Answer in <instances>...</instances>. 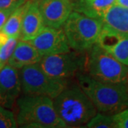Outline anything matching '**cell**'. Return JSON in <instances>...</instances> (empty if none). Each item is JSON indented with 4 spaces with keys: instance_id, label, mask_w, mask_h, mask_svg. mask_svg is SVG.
<instances>
[{
    "instance_id": "obj_1",
    "label": "cell",
    "mask_w": 128,
    "mask_h": 128,
    "mask_svg": "<svg viewBox=\"0 0 128 128\" xmlns=\"http://www.w3.org/2000/svg\"><path fill=\"white\" fill-rule=\"evenodd\" d=\"M77 79L98 112L113 115L128 108V83L102 82L84 73H78Z\"/></svg>"
},
{
    "instance_id": "obj_2",
    "label": "cell",
    "mask_w": 128,
    "mask_h": 128,
    "mask_svg": "<svg viewBox=\"0 0 128 128\" xmlns=\"http://www.w3.org/2000/svg\"><path fill=\"white\" fill-rule=\"evenodd\" d=\"M56 112L67 128H84L98 112L78 84L67 86L53 99Z\"/></svg>"
},
{
    "instance_id": "obj_3",
    "label": "cell",
    "mask_w": 128,
    "mask_h": 128,
    "mask_svg": "<svg viewBox=\"0 0 128 128\" xmlns=\"http://www.w3.org/2000/svg\"><path fill=\"white\" fill-rule=\"evenodd\" d=\"M16 102L18 107L16 121L21 128H67L56 113L50 98L23 94L18 97Z\"/></svg>"
},
{
    "instance_id": "obj_4",
    "label": "cell",
    "mask_w": 128,
    "mask_h": 128,
    "mask_svg": "<svg viewBox=\"0 0 128 128\" xmlns=\"http://www.w3.org/2000/svg\"><path fill=\"white\" fill-rule=\"evenodd\" d=\"M84 73L97 80L128 83V66L120 62L98 44L86 51Z\"/></svg>"
},
{
    "instance_id": "obj_5",
    "label": "cell",
    "mask_w": 128,
    "mask_h": 128,
    "mask_svg": "<svg viewBox=\"0 0 128 128\" xmlns=\"http://www.w3.org/2000/svg\"><path fill=\"white\" fill-rule=\"evenodd\" d=\"M103 22L101 18H92L73 11L63 26L70 48L86 52L97 44Z\"/></svg>"
},
{
    "instance_id": "obj_6",
    "label": "cell",
    "mask_w": 128,
    "mask_h": 128,
    "mask_svg": "<svg viewBox=\"0 0 128 128\" xmlns=\"http://www.w3.org/2000/svg\"><path fill=\"white\" fill-rule=\"evenodd\" d=\"M22 92L26 95L55 98L67 86V80L52 78L41 68L39 63L19 69Z\"/></svg>"
},
{
    "instance_id": "obj_7",
    "label": "cell",
    "mask_w": 128,
    "mask_h": 128,
    "mask_svg": "<svg viewBox=\"0 0 128 128\" xmlns=\"http://www.w3.org/2000/svg\"><path fill=\"white\" fill-rule=\"evenodd\" d=\"M86 51L70 50L53 55L42 56L39 65L44 71L52 78L65 80L84 73Z\"/></svg>"
},
{
    "instance_id": "obj_8",
    "label": "cell",
    "mask_w": 128,
    "mask_h": 128,
    "mask_svg": "<svg viewBox=\"0 0 128 128\" xmlns=\"http://www.w3.org/2000/svg\"><path fill=\"white\" fill-rule=\"evenodd\" d=\"M30 42L41 56L66 53L70 50L65 32L62 28L44 26Z\"/></svg>"
},
{
    "instance_id": "obj_9",
    "label": "cell",
    "mask_w": 128,
    "mask_h": 128,
    "mask_svg": "<svg viewBox=\"0 0 128 128\" xmlns=\"http://www.w3.org/2000/svg\"><path fill=\"white\" fill-rule=\"evenodd\" d=\"M45 26L60 28L73 11L71 0H37Z\"/></svg>"
},
{
    "instance_id": "obj_10",
    "label": "cell",
    "mask_w": 128,
    "mask_h": 128,
    "mask_svg": "<svg viewBox=\"0 0 128 128\" xmlns=\"http://www.w3.org/2000/svg\"><path fill=\"white\" fill-rule=\"evenodd\" d=\"M22 92L18 69L8 64L0 69V105L12 108Z\"/></svg>"
},
{
    "instance_id": "obj_11",
    "label": "cell",
    "mask_w": 128,
    "mask_h": 128,
    "mask_svg": "<svg viewBox=\"0 0 128 128\" xmlns=\"http://www.w3.org/2000/svg\"><path fill=\"white\" fill-rule=\"evenodd\" d=\"M44 26L38 1H29L24 16L19 38L24 41H29L36 36Z\"/></svg>"
},
{
    "instance_id": "obj_12",
    "label": "cell",
    "mask_w": 128,
    "mask_h": 128,
    "mask_svg": "<svg viewBox=\"0 0 128 128\" xmlns=\"http://www.w3.org/2000/svg\"><path fill=\"white\" fill-rule=\"evenodd\" d=\"M42 56L28 41L19 40L7 64L17 69L39 63Z\"/></svg>"
},
{
    "instance_id": "obj_13",
    "label": "cell",
    "mask_w": 128,
    "mask_h": 128,
    "mask_svg": "<svg viewBox=\"0 0 128 128\" xmlns=\"http://www.w3.org/2000/svg\"><path fill=\"white\" fill-rule=\"evenodd\" d=\"M101 19L103 24L128 36V8L114 4L102 14Z\"/></svg>"
},
{
    "instance_id": "obj_14",
    "label": "cell",
    "mask_w": 128,
    "mask_h": 128,
    "mask_svg": "<svg viewBox=\"0 0 128 128\" xmlns=\"http://www.w3.org/2000/svg\"><path fill=\"white\" fill-rule=\"evenodd\" d=\"M116 3V0H79L73 3V11L92 18H101L102 14Z\"/></svg>"
},
{
    "instance_id": "obj_15",
    "label": "cell",
    "mask_w": 128,
    "mask_h": 128,
    "mask_svg": "<svg viewBox=\"0 0 128 128\" xmlns=\"http://www.w3.org/2000/svg\"><path fill=\"white\" fill-rule=\"evenodd\" d=\"M28 2L29 0L15 9L2 28V30L9 37H15L19 39L24 16L27 9Z\"/></svg>"
},
{
    "instance_id": "obj_16",
    "label": "cell",
    "mask_w": 128,
    "mask_h": 128,
    "mask_svg": "<svg viewBox=\"0 0 128 128\" xmlns=\"http://www.w3.org/2000/svg\"><path fill=\"white\" fill-rule=\"evenodd\" d=\"M105 50L128 66V36L120 34L116 41Z\"/></svg>"
},
{
    "instance_id": "obj_17",
    "label": "cell",
    "mask_w": 128,
    "mask_h": 128,
    "mask_svg": "<svg viewBox=\"0 0 128 128\" xmlns=\"http://www.w3.org/2000/svg\"><path fill=\"white\" fill-rule=\"evenodd\" d=\"M84 128H116L113 120V115L97 112L90 120Z\"/></svg>"
},
{
    "instance_id": "obj_18",
    "label": "cell",
    "mask_w": 128,
    "mask_h": 128,
    "mask_svg": "<svg viewBox=\"0 0 128 128\" xmlns=\"http://www.w3.org/2000/svg\"><path fill=\"white\" fill-rule=\"evenodd\" d=\"M18 38L15 37H9L6 43L0 47V67L1 68L7 64L8 60L12 55Z\"/></svg>"
},
{
    "instance_id": "obj_19",
    "label": "cell",
    "mask_w": 128,
    "mask_h": 128,
    "mask_svg": "<svg viewBox=\"0 0 128 128\" xmlns=\"http://www.w3.org/2000/svg\"><path fill=\"white\" fill-rule=\"evenodd\" d=\"M17 125L14 112L0 105V128H16Z\"/></svg>"
},
{
    "instance_id": "obj_20",
    "label": "cell",
    "mask_w": 128,
    "mask_h": 128,
    "mask_svg": "<svg viewBox=\"0 0 128 128\" xmlns=\"http://www.w3.org/2000/svg\"><path fill=\"white\" fill-rule=\"evenodd\" d=\"M116 128H128V108L113 114Z\"/></svg>"
},
{
    "instance_id": "obj_21",
    "label": "cell",
    "mask_w": 128,
    "mask_h": 128,
    "mask_svg": "<svg viewBox=\"0 0 128 128\" xmlns=\"http://www.w3.org/2000/svg\"><path fill=\"white\" fill-rule=\"evenodd\" d=\"M27 0H0V9L17 8Z\"/></svg>"
},
{
    "instance_id": "obj_22",
    "label": "cell",
    "mask_w": 128,
    "mask_h": 128,
    "mask_svg": "<svg viewBox=\"0 0 128 128\" xmlns=\"http://www.w3.org/2000/svg\"><path fill=\"white\" fill-rule=\"evenodd\" d=\"M16 9V8L0 9V30H2V28L4 27L10 15Z\"/></svg>"
},
{
    "instance_id": "obj_23",
    "label": "cell",
    "mask_w": 128,
    "mask_h": 128,
    "mask_svg": "<svg viewBox=\"0 0 128 128\" xmlns=\"http://www.w3.org/2000/svg\"><path fill=\"white\" fill-rule=\"evenodd\" d=\"M9 38V36L6 34H5L2 30H0V47L6 43Z\"/></svg>"
},
{
    "instance_id": "obj_24",
    "label": "cell",
    "mask_w": 128,
    "mask_h": 128,
    "mask_svg": "<svg viewBox=\"0 0 128 128\" xmlns=\"http://www.w3.org/2000/svg\"><path fill=\"white\" fill-rule=\"evenodd\" d=\"M115 4L122 6L124 7L128 8V0H116Z\"/></svg>"
},
{
    "instance_id": "obj_25",
    "label": "cell",
    "mask_w": 128,
    "mask_h": 128,
    "mask_svg": "<svg viewBox=\"0 0 128 128\" xmlns=\"http://www.w3.org/2000/svg\"><path fill=\"white\" fill-rule=\"evenodd\" d=\"M0 69H1V67H0Z\"/></svg>"
}]
</instances>
